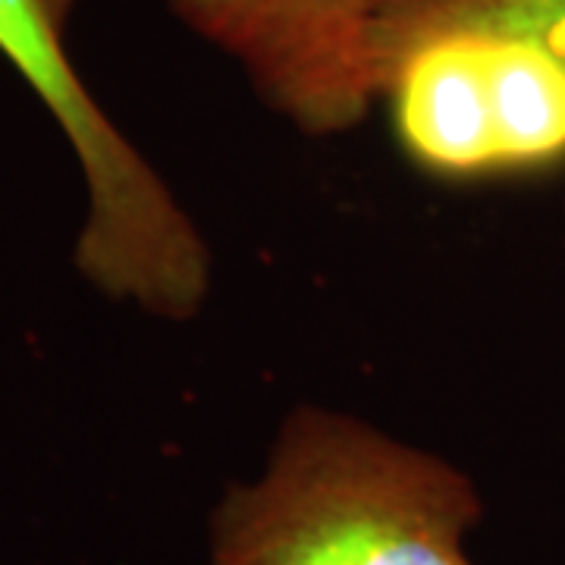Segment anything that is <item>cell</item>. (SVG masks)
Masks as SVG:
<instances>
[{
  "label": "cell",
  "mask_w": 565,
  "mask_h": 565,
  "mask_svg": "<svg viewBox=\"0 0 565 565\" xmlns=\"http://www.w3.org/2000/svg\"><path fill=\"white\" fill-rule=\"evenodd\" d=\"M245 73L277 117L311 139L362 126L377 104V0H163Z\"/></svg>",
  "instance_id": "4"
},
{
  "label": "cell",
  "mask_w": 565,
  "mask_h": 565,
  "mask_svg": "<svg viewBox=\"0 0 565 565\" xmlns=\"http://www.w3.org/2000/svg\"><path fill=\"white\" fill-rule=\"evenodd\" d=\"M73 7L76 0H0V54L57 120L85 177L88 214L73 258L107 299L189 321L211 292V248L76 73L66 51Z\"/></svg>",
  "instance_id": "2"
},
{
  "label": "cell",
  "mask_w": 565,
  "mask_h": 565,
  "mask_svg": "<svg viewBox=\"0 0 565 565\" xmlns=\"http://www.w3.org/2000/svg\"><path fill=\"white\" fill-rule=\"evenodd\" d=\"M563 243H565V202H563Z\"/></svg>",
  "instance_id": "6"
},
{
  "label": "cell",
  "mask_w": 565,
  "mask_h": 565,
  "mask_svg": "<svg viewBox=\"0 0 565 565\" xmlns=\"http://www.w3.org/2000/svg\"><path fill=\"white\" fill-rule=\"evenodd\" d=\"M490 29L537 41L565 61V0H377L371 54L374 79L424 41Z\"/></svg>",
  "instance_id": "5"
},
{
  "label": "cell",
  "mask_w": 565,
  "mask_h": 565,
  "mask_svg": "<svg viewBox=\"0 0 565 565\" xmlns=\"http://www.w3.org/2000/svg\"><path fill=\"white\" fill-rule=\"evenodd\" d=\"M484 500L459 465L333 408L280 424L207 515V565H475Z\"/></svg>",
  "instance_id": "1"
},
{
  "label": "cell",
  "mask_w": 565,
  "mask_h": 565,
  "mask_svg": "<svg viewBox=\"0 0 565 565\" xmlns=\"http://www.w3.org/2000/svg\"><path fill=\"white\" fill-rule=\"evenodd\" d=\"M403 154L427 177L503 180L565 163V61L537 41L462 29L377 82Z\"/></svg>",
  "instance_id": "3"
}]
</instances>
